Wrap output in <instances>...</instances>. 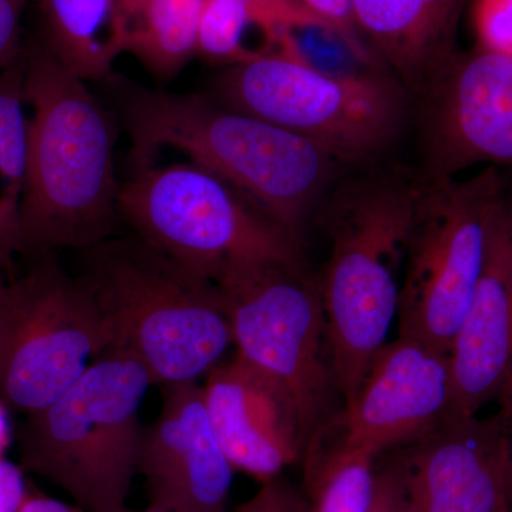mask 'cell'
Returning <instances> with one entry per match:
<instances>
[{"mask_svg": "<svg viewBox=\"0 0 512 512\" xmlns=\"http://www.w3.org/2000/svg\"><path fill=\"white\" fill-rule=\"evenodd\" d=\"M510 181V192H511V195H512V180H508Z\"/></svg>", "mask_w": 512, "mask_h": 512, "instance_id": "obj_37", "label": "cell"}, {"mask_svg": "<svg viewBox=\"0 0 512 512\" xmlns=\"http://www.w3.org/2000/svg\"><path fill=\"white\" fill-rule=\"evenodd\" d=\"M367 512H412L399 451H389L377 460L375 490Z\"/></svg>", "mask_w": 512, "mask_h": 512, "instance_id": "obj_26", "label": "cell"}, {"mask_svg": "<svg viewBox=\"0 0 512 512\" xmlns=\"http://www.w3.org/2000/svg\"><path fill=\"white\" fill-rule=\"evenodd\" d=\"M414 101L421 180L457 178L477 165L512 171V55L460 50Z\"/></svg>", "mask_w": 512, "mask_h": 512, "instance_id": "obj_11", "label": "cell"}, {"mask_svg": "<svg viewBox=\"0 0 512 512\" xmlns=\"http://www.w3.org/2000/svg\"><path fill=\"white\" fill-rule=\"evenodd\" d=\"M338 416V414H336ZM336 416L303 451V490L309 512H367L379 457L343 437Z\"/></svg>", "mask_w": 512, "mask_h": 512, "instance_id": "obj_20", "label": "cell"}, {"mask_svg": "<svg viewBox=\"0 0 512 512\" xmlns=\"http://www.w3.org/2000/svg\"><path fill=\"white\" fill-rule=\"evenodd\" d=\"M468 0H352L366 46L416 99L458 49Z\"/></svg>", "mask_w": 512, "mask_h": 512, "instance_id": "obj_17", "label": "cell"}, {"mask_svg": "<svg viewBox=\"0 0 512 512\" xmlns=\"http://www.w3.org/2000/svg\"><path fill=\"white\" fill-rule=\"evenodd\" d=\"M19 200L18 195L10 194L5 190L0 195V238H9L16 242Z\"/></svg>", "mask_w": 512, "mask_h": 512, "instance_id": "obj_31", "label": "cell"}, {"mask_svg": "<svg viewBox=\"0 0 512 512\" xmlns=\"http://www.w3.org/2000/svg\"><path fill=\"white\" fill-rule=\"evenodd\" d=\"M42 43L77 77L109 79L120 45L116 0H37Z\"/></svg>", "mask_w": 512, "mask_h": 512, "instance_id": "obj_18", "label": "cell"}, {"mask_svg": "<svg viewBox=\"0 0 512 512\" xmlns=\"http://www.w3.org/2000/svg\"><path fill=\"white\" fill-rule=\"evenodd\" d=\"M28 484L19 464L0 457V512H19L28 493Z\"/></svg>", "mask_w": 512, "mask_h": 512, "instance_id": "obj_29", "label": "cell"}, {"mask_svg": "<svg viewBox=\"0 0 512 512\" xmlns=\"http://www.w3.org/2000/svg\"><path fill=\"white\" fill-rule=\"evenodd\" d=\"M82 252V279L109 349L137 359L154 386L197 382L234 345L221 289L133 237Z\"/></svg>", "mask_w": 512, "mask_h": 512, "instance_id": "obj_4", "label": "cell"}, {"mask_svg": "<svg viewBox=\"0 0 512 512\" xmlns=\"http://www.w3.org/2000/svg\"><path fill=\"white\" fill-rule=\"evenodd\" d=\"M204 0H116L121 52L158 80H171L197 56Z\"/></svg>", "mask_w": 512, "mask_h": 512, "instance_id": "obj_19", "label": "cell"}, {"mask_svg": "<svg viewBox=\"0 0 512 512\" xmlns=\"http://www.w3.org/2000/svg\"><path fill=\"white\" fill-rule=\"evenodd\" d=\"M451 400L448 353L399 336L379 350L336 421L350 444L380 457L436 429L450 414Z\"/></svg>", "mask_w": 512, "mask_h": 512, "instance_id": "obj_13", "label": "cell"}, {"mask_svg": "<svg viewBox=\"0 0 512 512\" xmlns=\"http://www.w3.org/2000/svg\"><path fill=\"white\" fill-rule=\"evenodd\" d=\"M251 26L237 0H204L197 26V56L211 63L245 62L259 50L245 46V30Z\"/></svg>", "mask_w": 512, "mask_h": 512, "instance_id": "obj_22", "label": "cell"}, {"mask_svg": "<svg viewBox=\"0 0 512 512\" xmlns=\"http://www.w3.org/2000/svg\"><path fill=\"white\" fill-rule=\"evenodd\" d=\"M29 0H0V70L23 52L22 22Z\"/></svg>", "mask_w": 512, "mask_h": 512, "instance_id": "obj_28", "label": "cell"}, {"mask_svg": "<svg viewBox=\"0 0 512 512\" xmlns=\"http://www.w3.org/2000/svg\"><path fill=\"white\" fill-rule=\"evenodd\" d=\"M134 235L207 281L269 265L303 264V238L217 175L192 163L146 165L120 185Z\"/></svg>", "mask_w": 512, "mask_h": 512, "instance_id": "obj_7", "label": "cell"}, {"mask_svg": "<svg viewBox=\"0 0 512 512\" xmlns=\"http://www.w3.org/2000/svg\"><path fill=\"white\" fill-rule=\"evenodd\" d=\"M120 106L134 170L154 164L164 148L181 151L301 238L346 167L311 141L210 96L123 84Z\"/></svg>", "mask_w": 512, "mask_h": 512, "instance_id": "obj_2", "label": "cell"}, {"mask_svg": "<svg viewBox=\"0 0 512 512\" xmlns=\"http://www.w3.org/2000/svg\"><path fill=\"white\" fill-rule=\"evenodd\" d=\"M143 512H158V511L150 510V508H147V510L143 511Z\"/></svg>", "mask_w": 512, "mask_h": 512, "instance_id": "obj_36", "label": "cell"}, {"mask_svg": "<svg viewBox=\"0 0 512 512\" xmlns=\"http://www.w3.org/2000/svg\"><path fill=\"white\" fill-rule=\"evenodd\" d=\"M497 400L500 402V410H498V412H500L501 417H503L512 446V369Z\"/></svg>", "mask_w": 512, "mask_h": 512, "instance_id": "obj_32", "label": "cell"}, {"mask_svg": "<svg viewBox=\"0 0 512 512\" xmlns=\"http://www.w3.org/2000/svg\"><path fill=\"white\" fill-rule=\"evenodd\" d=\"M10 410L0 402V457H5L6 450L12 444V424H10Z\"/></svg>", "mask_w": 512, "mask_h": 512, "instance_id": "obj_33", "label": "cell"}, {"mask_svg": "<svg viewBox=\"0 0 512 512\" xmlns=\"http://www.w3.org/2000/svg\"><path fill=\"white\" fill-rule=\"evenodd\" d=\"M247 12L249 23L265 36L264 49L275 46L282 36L296 30L326 29L298 0H237Z\"/></svg>", "mask_w": 512, "mask_h": 512, "instance_id": "obj_23", "label": "cell"}, {"mask_svg": "<svg viewBox=\"0 0 512 512\" xmlns=\"http://www.w3.org/2000/svg\"><path fill=\"white\" fill-rule=\"evenodd\" d=\"M448 416H477L497 400L512 369V195L495 212L484 268L450 352Z\"/></svg>", "mask_w": 512, "mask_h": 512, "instance_id": "obj_16", "label": "cell"}, {"mask_svg": "<svg viewBox=\"0 0 512 512\" xmlns=\"http://www.w3.org/2000/svg\"><path fill=\"white\" fill-rule=\"evenodd\" d=\"M6 269H10V268L0 269V272L6 271ZM6 281H8V276L0 274V349H2L3 333H5V319H6L5 292H6Z\"/></svg>", "mask_w": 512, "mask_h": 512, "instance_id": "obj_35", "label": "cell"}, {"mask_svg": "<svg viewBox=\"0 0 512 512\" xmlns=\"http://www.w3.org/2000/svg\"><path fill=\"white\" fill-rule=\"evenodd\" d=\"M18 252L16 242L9 238H0V269L12 266V256Z\"/></svg>", "mask_w": 512, "mask_h": 512, "instance_id": "obj_34", "label": "cell"}, {"mask_svg": "<svg viewBox=\"0 0 512 512\" xmlns=\"http://www.w3.org/2000/svg\"><path fill=\"white\" fill-rule=\"evenodd\" d=\"M25 47L0 70V178L5 191L22 192L28 156L29 120L25 117Z\"/></svg>", "mask_w": 512, "mask_h": 512, "instance_id": "obj_21", "label": "cell"}, {"mask_svg": "<svg viewBox=\"0 0 512 512\" xmlns=\"http://www.w3.org/2000/svg\"><path fill=\"white\" fill-rule=\"evenodd\" d=\"M507 190L508 178L495 167L466 180L423 181L400 285L399 336L450 352Z\"/></svg>", "mask_w": 512, "mask_h": 512, "instance_id": "obj_8", "label": "cell"}, {"mask_svg": "<svg viewBox=\"0 0 512 512\" xmlns=\"http://www.w3.org/2000/svg\"><path fill=\"white\" fill-rule=\"evenodd\" d=\"M237 353L278 380L301 417L305 447L343 409L318 276L306 264L247 269L217 285Z\"/></svg>", "mask_w": 512, "mask_h": 512, "instance_id": "obj_9", "label": "cell"}, {"mask_svg": "<svg viewBox=\"0 0 512 512\" xmlns=\"http://www.w3.org/2000/svg\"><path fill=\"white\" fill-rule=\"evenodd\" d=\"M161 410L144 430L138 460L148 507L158 512H228L234 467L212 427L197 382L161 386Z\"/></svg>", "mask_w": 512, "mask_h": 512, "instance_id": "obj_14", "label": "cell"}, {"mask_svg": "<svg viewBox=\"0 0 512 512\" xmlns=\"http://www.w3.org/2000/svg\"><path fill=\"white\" fill-rule=\"evenodd\" d=\"M397 451L412 512H512V446L500 412L448 416Z\"/></svg>", "mask_w": 512, "mask_h": 512, "instance_id": "obj_12", "label": "cell"}, {"mask_svg": "<svg viewBox=\"0 0 512 512\" xmlns=\"http://www.w3.org/2000/svg\"><path fill=\"white\" fill-rule=\"evenodd\" d=\"M19 512H86L82 508L77 507L76 504H67L64 501L57 500V498L50 497L36 485L28 484V493H26L25 500H23L22 507Z\"/></svg>", "mask_w": 512, "mask_h": 512, "instance_id": "obj_30", "label": "cell"}, {"mask_svg": "<svg viewBox=\"0 0 512 512\" xmlns=\"http://www.w3.org/2000/svg\"><path fill=\"white\" fill-rule=\"evenodd\" d=\"M234 512H309V503L302 491L278 477L262 483L258 493Z\"/></svg>", "mask_w": 512, "mask_h": 512, "instance_id": "obj_27", "label": "cell"}, {"mask_svg": "<svg viewBox=\"0 0 512 512\" xmlns=\"http://www.w3.org/2000/svg\"><path fill=\"white\" fill-rule=\"evenodd\" d=\"M421 185L420 177L366 165L342 175L322 202L330 255L320 296L343 407L397 319Z\"/></svg>", "mask_w": 512, "mask_h": 512, "instance_id": "obj_3", "label": "cell"}, {"mask_svg": "<svg viewBox=\"0 0 512 512\" xmlns=\"http://www.w3.org/2000/svg\"><path fill=\"white\" fill-rule=\"evenodd\" d=\"M202 390L212 427L235 471L266 483L302 460L298 407L274 377L235 353L208 373Z\"/></svg>", "mask_w": 512, "mask_h": 512, "instance_id": "obj_15", "label": "cell"}, {"mask_svg": "<svg viewBox=\"0 0 512 512\" xmlns=\"http://www.w3.org/2000/svg\"><path fill=\"white\" fill-rule=\"evenodd\" d=\"M25 97L33 117L16 222L19 254L84 251L116 237L120 185L109 111L42 40L25 47Z\"/></svg>", "mask_w": 512, "mask_h": 512, "instance_id": "obj_1", "label": "cell"}, {"mask_svg": "<svg viewBox=\"0 0 512 512\" xmlns=\"http://www.w3.org/2000/svg\"><path fill=\"white\" fill-rule=\"evenodd\" d=\"M477 45L512 55V0H473Z\"/></svg>", "mask_w": 512, "mask_h": 512, "instance_id": "obj_25", "label": "cell"}, {"mask_svg": "<svg viewBox=\"0 0 512 512\" xmlns=\"http://www.w3.org/2000/svg\"><path fill=\"white\" fill-rule=\"evenodd\" d=\"M210 97L311 141L350 168L376 164L414 110L413 94L392 73L325 72L306 59L293 33L225 66Z\"/></svg>", "mask_w": 512, "mask_h": 512, "instance_id": "obj_5", "label": "cell"}, {"mask_svg": "<svg viewBox=\"0 0 512 512\" xmlns=\"http://www.w3.org/2000/svg\"><path fill=\"white\" fill-rule=\"evenodd\" d=\"M316 18L325 23L330 32L345 43L349 52L367 66L377 67L379 62L357 29L353 16L352 0H298Z\"/></svg>", "mask_w": 512, "mask_h": 512, "instance_id": "obj_24", "label": "cell"}, {"mask_svg": "<svg viewBox=\"0 0 512 512\" xmlns=\"http://www.w3.org/2000/svg\"><path fill=\"white\" fill-rule=\"evenodd\" d=\"M154 386L134 357L106 350L19 430V466L86 512H131L144 430L141 404Z\"/></svg>", "mask_w": 512, "mask_h": 512, "instance_id": "obj_6", "label": "cell"}, {"mask_svg": "<svg viewBox=\"0 0 512 512\" xmlns=\"http://www.w3.org/2000/svg\"><path fill=\"white\" fill-rule=\"evenodd\" d=\"M0 349V402L10 412H39L109 349V335L89 289L55 254L6 281Z\"/></svg>", "mask_w": 512, "mask_h": 512, "instance_id": "obj_10", "label": "cell"}]
</instances>
